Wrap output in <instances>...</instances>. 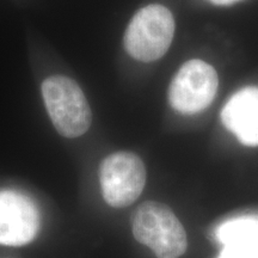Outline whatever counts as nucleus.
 I'll return each mask as SVG.
<instances>
[{
	"mask_svg": "<svg viewBox=\"0 0 258 258\" xmlns=\"http://www.w3.org/2000/svg\"><path fill=\"white\" fill-rule=\"evenodd\" d=\"M131 224L135 239L150 247L157 258H179L188 249L184 227L164 203H141L132 214Z\"/></svg>",
	"mask_w": 258,
	"mask_h": 258,
	"instance_id": "obj_1",
	"label": "nucleus"
},
{
	"mask_svg": "<svg viewBox=\"0 0 258 258\" xmlns=\"http://www.w3.org/2000/svg\"><path fill=\"white\" fill-rule=\"evenodd\" d=\"M46 109L54 127L64 138L82 137L89 131L92 112L88 99L73 79L53 76L42 84Z\"/></svg>",
	"mask_w": 258,
	"mask_h": 258,
	"instance_id": "obj_2",
	"label": "nucleus"
},
{
	"mask_svg": "<svg viewBox=\"0 0 258 258\" xmlns=\"http://www.w3.org/2000/svg\"><path fill=\"white\" fill-rule=\"evenodd\" d=\"M175 34V19L159 4L139 10L129 22L123 43L127 53L141 62H152L166 54Z\"/></svg>",
	"mask_w": 258,
	"mask_h": 258,
	"instance_id": "obj_3",
	"label": "nucleus"
},
{
	"mask_svg": "<svg viewBox=\"0 0 258 258\" xmlns=\"http://www.w3.org/2000/svg\"><path fill=\"white\" fill-rule=\"evenodd\" d=\"M99 183L103 199L109 206L128 207L143 192L146 183V167L135 153H112L101 163Z\"/></svg>",
	"mask_w": 258,
	"mask_h": 258,
	"instance_id": "obj_4",
	"label": "nucleus"
},
{
	"mask_svg": "<svg viewBox=\"0 0 258 258\" xmlns=\"http://www.w3.org/2000/svg\"><path fill=\"white\" fill-rule=\"evenodd\" d=\"M217 71L205 61L194 59L183 63L169 88V103L182 114H196L205 110L217 95Z\"/></svg>",
	"mask_w": 258,
	"mask_h": 258,
	"instance_id": "obj_5",
	"label": "nucleus"
},
{
	"mask_svg": "<svg viewBox=\"0 0 258 258\" xmlns=\"http://www.w3.org/2000/svg\"><path fill=\"white\" fill-rule=\"evenodd\" d=\"M38 230L40 213L34 201L15 190H0V245L23 246Z\"/></svg>",
	"mask_w": 258,
	"mask_h": 258,
	"instance_id": "obj_6",
	"label": "nucleus"
},
{
	"mask_svg": "<svg viewBox=\"0 0 258 258\" xmlns=\"http://www.w3.org/2000/svg\"><path fill=\"white\" fill-rule=\"evenodd\" d=\"M221 121L245 146H258V86L235 92L222 108Z\"/></svg>",
	"mask_w": 258,
	"mask_h": 258,
	"instance_id": "obj_7",
	"label": "nucleus"
},
{
	"mask_svg": "<svg viewBox=\"0 0 258 258\" xmlns=\"http://www.w3.org/2000/svg\"><path fill=\"white\" fill-rule=\"evenodd\" d=\"M217 238L224 246L258 241V215H243L225 221L217 228Z\"/></svg>",
	"mask_w": 258,
	"mask_h": 258,
	"instance_id": "obj_8",
	"label": "nucleus"
},
{
	"mask_svg": "<svg viewBox=\"0 0 258 258\" xmlns=\"http://www.w3.org/2000/svg\"><path fill=\"white\" fill-rule=\"evenodd\" d=\"M219 258H258V241L228 245Z\"/></svg>",
	"mask_w": 258,
	"mask_h": 258,
	"instance_id": "obj_9",
	"label": "nucleus"
},
{
	"mask_svg": "<svg viewBox=\"0 0 258 258\" xmlns=\"http://www.w3.org/2000/svg\"><path fill=\"white\" fill-rule=\"evenodd\" d=\"M209 3L214 5H219V6H228V5H233L235 3H239L241 0H208Z\"/></svg>",
	"mask_w": 258,
	"mask_h": 258,
	"instance_id": "obj_10",
	"label": "nucleus"
}]
</instances>
